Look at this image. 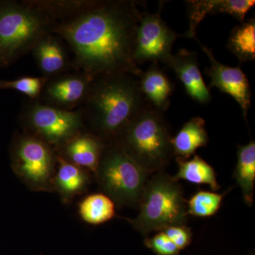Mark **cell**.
I'll return each instance as SVG.
<instances>
[{
    "mask_svg": "<svg viewBox=\"0 0 255 255\" xmlns=\"http://www.w3.org/2000/svg\"><path fill=\"white\" fill-rule=\"evenodd\" d=\"M138 1H82L57 23L53 34L63 38L74 55L72 67L94 78L127 73L140 78L134 60L135 37L142 13Z\"/></svg>",
    "mask_w": 255,
    "mask_h": 255,
    "instance_id": "obj_1",
    "label": "cell"
},
{
    "mask_svg": "<svg viewBox=\"0 0 255 255\" xmlns=\"http://www.w3.org/2000/svg\"><path fill=\"white\" fill-rule=\"evenodd\" d=\"M147 102L134 75L95 77L81 107L85 130L104 142H113Z\"/></svg>",
    "mask_w": 255,
    "mask_h": 255,
    "instance_id": "obj_2",
    "label": "cell"
},
{
    "mask_svg": "<svg viewBox=\"0 0 255 255\" xmlns=\"http://www.w3.org/2000/svg\"><path fill=\"white\" fill-rule=\"evenodd\" d=\"M172 128L164 112L148 102L113 142L150 174L165 170L174 157Z\"/></svg>",
    "mask_w": 255,
    "mask_h": 255,
    "instance_id": "obj_3",
    "label": "cell"
},
{
    "mask_svg": "<svg viewBox=\"0 0 255 255\" xmlns=\"http://www.w3.org/2000/svg\"><path fill=\"white\" fill-rule=\"evenodd\" d=\"M58 18L43 1L0 2V65L7 66L53 33Z\"/></svg>",
    "mask_w": 255,
    "mask_h": 255,
    "instance_id": "obj_4",
    "label": "cell"
},
{
    "mask_svg": "<svg viewBox=\"0 0 255 255\" xmlns=\"http://www.w3.org/2000/svg\"><path fill=\"white\" fill-rule=\"evenodd\" d=\"M187 200L181 184L165 170L151 174L139 203V214L126 219L132 227L147 236L177 225H187Z\"/></svg>",
    "mask_w": 255,
    "mask_h": 255,
    "instance_id": "obj_5",
    "label": "cell"
},
{
    "mask_svg": "<svg viewBox=\"0 0 255 255\" xmlns=\"http://www.w3.org/2000/svg\"><path fill=\"white\" fill-rule=\"evenodd\" d=\"M96 179L103 194L119 207L137 208L151 174L115 142H106Z\"/></svg>",
    "mask_w": 255,
    "mask_h": 255,
    "instance_id": "obj_6",
    "label": "cell"
},
{
    "mask_svg": "<svg viewBox=\"0 0 255 255\" xmlns=\"http://www.w3.org/2000/svg\"><path fill=\"white\" fill-rule=\"evenodd\" d=\"M11 162L15 173L31 190L53 191L58 154L53 146L25 130L14 139Z\"/></svg>",
    "mask_w": 255,
    "mask_h": 255,
    "instance_id": "obj_7",
    "label": "cell"
},
{
    "mask_svg": "<svg viewBox=\"0 0 255 255\" xmlns=\"http://www.w3.org/2000/svg\"><path fill=\"white\" fill-rule=\"evenodd\" d=\"M20 119L26 131L54 148L85 130L81 107L61 110L31 100L23 106Z\"/></svg>",
    "mask_w": 255,
    "mask_h": 255,
    "instance_id": "obj_8",
    "label": "cell"
},
{
    "mask_svg": "<svg viewBox=\"0 0 255 255\" xmlns=\"http://www.w3.org/2000/svg\"><path fill=\"white\" fill-rule=\"evenodd\" d=\"M163 2L159 4L157 13L147 11L142 14L135 37L134 60L138 66L147 62L168 63L172 56L174 42L182 36L166 24L161 17Z\"/></svg>",
    "mask_w": 255,
    "mask_h": 255,
    "instance_id": "obj_9",
    "label": "cell"
},
{
    "mask_svg": "<svg viewBox=\"0 0 255 255\" xmlns=\"http://www.w3.org/2000/svg\"><path fill=\"white\" fill-rule=\"evenodd\" d=\"M92 80L82 72L60 74L48 79L38 100L61 110H77L86 100Z\"/></svg>",
    "mask_w": 255,
    "mask_h": 255,
    "instance_id": "obj_10",
    "label": "cell"
},
{
    "mask_svg": "<svg viewBox=\"0 0 255 255\" xmlns=\"http://www.w3.org/2000/svg\"><path fill=\"white\" fill-rule=\"evenodd\" d=\"M196 40L211 64L210 68L205 70L206 75L211 78V87H216L220 91L231 96L241 107L244 118L247 119L251 106V91L246 75L240 67L232 68L220 63L212 50Z\"/></svg>",
    "mask_w": 255,
    "mask_h": 255,
    "instance_id": "obj_11",
    "label": "cell"
},
{
    "mask_svg": "<svg viewBox=\"0 0 255 255\" xmlns=\"http://www.w3.org/2000/svg\"><path fill=\"white\" fill-rule=\"evenodd\" d=\"M106 142L84 130L55 150L70 162L95 174Z\"/></svg>",
    "mask_w": 255,
    "mask_h": 255,
    "instance_id": "obj_12",
    "label": "cell"
},
{
    "mask_svg": "<svg viewBox=\"0 0 255 255\" xmlns=\"http://www.w3.org/2000/svg\"><path fill=\"white\" fill-rule=\"evenodd\" d=\"M167 65L173 70L189 97L199 103H209L211 93L201 75L197 53L185 48L180 50L177 54L172 55Z\"/></svg>",
    "mask_w": 255,
    "mask_h": 255,
    "instance_id": "obj_13",
    "label": "cell"
},
{
    "mask_svg": "<svg viewBox=\"0 0 255 255\" xmlns=\"http://www.w3.org/2000/svg\"><path fill=\"white\" fill-rule=\"evenodd\" d=\"M31 51L43 77L47 78L65 73L72 67L62 41L53 33L42 37Z\"/></svg>",
    "mask_w": 255,
    "mask_h": 255,
    "instance_id": "obj_14",
    "label": "cell"
},
{
    "mask_svg": "<svg viewBox=\"0 0 255 255\" xmlns=\"http://www.w3.org/2000/svg\"><path fill=\"white\" fill-rule=\"evenodd\" d=\"M138 79L140 90L146 100L160 112L168 110L174 85L159 68L158 63H152Z\"/></svg>",
    "mask_w": 255,
    "mask_h": 255,
    "instance_id": "obj_15",
    "label": "cell"
},
{
    "mask_svg": "<svg viewBox=\"0 0 255 255\" xmlns=\"http://www.w3.org/2000/svg\"><path fill=\"white\" fill-rule=\"evenodd\" d=\"M90 182L87 169L82 168L58 155V165L53 180V191H58L63 201L69 202L86 190Z\"/></svg>",
    "mask_w": 255,
    "mask_h": 255,
    "instance_id": "obj_16",
    "label": "cell"
},
{
    "mask_svg": "<svg viewBox=\"0 0 255 255\" xmlns=\"http://www.w3.org/2000/svg\"><path fill=\"white\" fill-rule=\"evenodd\" d=\"M209 142L206 122L201 117H194L187 122L172 139L175 157L189 159L195 155L196 150Z\"/></svg>",
    "mask_w": 255,
    "mask_h": 255,
    "instance_id": "obj_17",
    "label": "cell"
},
{
    "mask_svg": "<svg viewBox=\"0 0 255 255\" xmlns=\"http://www.w3.org/2000/svg\"><path fill=\"white\" fill-rule=\"evenodd\" d=\"M233 176L241 187L245 203L248 206H253L255 182L254 140L245 145H238L237 164Z\"/></svg>",
    "mask_w": 255,
    "mask_h": 255,
    "instance_id": "obj_18",
    "label": "cell"
},
{
    "mask_svg": "<svg viewBox=\"0 0 255 255\" xmlns=\"http://www.w3.org/2000/svg\"><path fill=\"white\" fill-rule=\"evenodd\" d=\"M178 164V172L174 176V180L183 179L194 184H207L211 190H219L215 169L199 155H194L189 159L176 157Z\"/></svg>",
    "mask_w": 255,
    "mask_h": 255,
    "instance_id": "obj_19",
    "label": "cell"
},
{
    "mask_svg": "<svg viewBox=\"0 0 255 255\" xmlns=\"http://www.w3.org/2000/svg\"><path fill=\"white\" fill-rule=\"evenodd\" d=\"M78 212L82 221L98 226L115 217L116 205L108 196L97 193L87 196L80 201Z\"/></svg>",
    "mask_w": 255,
    "mask_h": 255,
    "instance_id": "obj_20",
    "label": "cell"
},
{
    "mask_svg": "<svg viewBox=\"0 0 255 255\" xmlns=\"http://www.w3.org/2000/svg\"><path fill=\"white\" fill-rule=\"evenodd\" d=\"M228 48L241 62L255 59V19L243 21L231 31L228 38Z\"/></svg>",
    "mask_w": 255,
    "mask_h": 255,
    "instance_id": "obj_21",
    "label": "cell"
},
{
    "mask_svg": "<svg viewBox=\"0 0 255 255\" xmlns=\"http://www.w3.org/2000/svg\"><path fill=\"white\" fill-rule=\"evenodd\" d=\"M228 190L223 194L199 190L187 201V214L196 217H209L219 211Z\"/></svg>",
    "mask_w": 255,
    "mask_h": 255,
    "instance_id": "obj_22",
    "label": "cell"
},
{
    "mask_svg": "<svg viewBox=\"0 0 255 255\" xmlns=\"http://www.w3.org/2000/svg\"><path fill=\"white\" fill-rule=\"evenodd\" d=\"M48 80L43 76H24L12 80H0V90H15L26 95L31 100H37Z\"/></svg>",
    "mask_w": 255,
    "mask_h": 255,
    "instance_id": "obj_23",
    "label": "cell"
},
{
    "mask_svg": "<svg viewBox=\"0 0 255 255\" xmlns=\"http://www.w3.org/2000/svg\"><path fill=\"white\" fill-rule=\"evenodd\" d=\"M219 1V0L186 1L189 26V29L182 36L195 38L196 28L206 15L218 14Z\"/></svg>",
    "mask_w": 255,
    "mask_h": 255,
    "instance_id": "obj_24",
    "label": "cell"
},
{
    "mask_svg": "<svg viewBox=\"0 0 255 255\" xmlns=\"http://www.w3.org/2000/svg\"><path fill=\"white\" fill-rule=\"evenodd\" d=\"M144 243L157 255H178L180 252L163 231H159L152 238H146Z\"/></svg>",
    "mask_w": 255,
    "mask_h": 255,
    "instance_id": "obj_25",
    "label": "cell"
},
{
    "mask_svg": "<svg viewBox=\"0 0 255 255\" xmlns=\"http://www.w3.org/2000/svg\"><path fill=\"white\" fill-rule=\"evenodd\" d=\"M162 231L179 248V251L185 249L190 245L192 240V233L187 225L169 226Z\"/></svg>",
    "mask_w": 255,
    "mask_h": 255,
    "instance_id": "obj_26",
    "label": "cell"
}]
</instances>
